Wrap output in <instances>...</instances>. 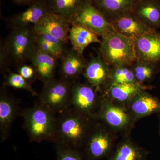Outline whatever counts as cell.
Segmentation results:
<instances>
[{
	"instance_id": "cell-18",
	"label": "cell",
	"mask_w": 160,
	"mask_h": 160,
	"mask_svg": "<svg viewBox=\"0 0 160 160\" xmlns=\"http://www.w3.org/2000/svg\"><path fill=\"white\" fill-rule=\"evenodd\" d=\"M15 100L6 92L1 90L0 95V130L1 138L5 140L9 135L12 124L18 113Z\"/></svg>"
},
{
	"instance_id": "cell-4",
	"label": "cell",
	"mask_w": 160,
	"mask_h": 160,
	"mask_svg": "<svg viewBox=\"0 0 160 160\" xmlns=\"http://www.w3.org/2000/svg\"><path fill=\"white\" fill-rule=\"evenodd\" d=\"M36 34L33 27H17L2 43L1 49L6 55L7 61L22 63L29 60L36 47Z\"/></svg>"
},
{
	"instance_id": "cell-9",
	"label": "cell",
	"mask_w": 160,
	"mask_h": 160,
	"mask_svg": "<svg viewBox=\"0 0 160 160\" xmlns=\"http://www.w3.org/2000/svg\"><path fill=\"white\" fill-rule=\"evenodd\" d=\"M113 143L112 138L104 129L93 130L85 144L86 160H99L107 156L112 149Z\"/></svg>"
},
{
	"instance_id": "cell-11",
	"label": "cell",
	"mask_w": 160,
	"mask_h": 160,
	"mask_svg": "<svg viewBox=\"0 0 160 160\" xmlns=\"http://www.w3.org/2000/svg\"><path fill=\"white\" fill-rule=\"evenodd\" d=\"M97 114L98 117L117 130L126 129L130 123V115L124 108L107 100L102 103Z\"/></svg>"
},
{
	"instance_id": "cell-2",
	"label": "cell",
	"mask_w": 160,
	"mask_h": 160,
	"mask_svg": "<svg viewBox=\"0 0 160 160\" xmlns=\"http://www.w3.org/2000/svg\"><path fill=\"white\" fill-rule=\"evenodd\" d=\"M100 55L108 65L129 66L137 60L134 41L116 30L102 38Z\"/></svg>"
},
{
	"instance_id": "cell-10",
	"label": "cell",
	"mask_w": 160,
	"mask_h": 160,
	"mask_svg": "<svg viewBox=\"0 0 160 160\" xmlns=\"http://www.w3.org/2000/svg\"><path fill=\"white\" fill-rule=\"evenodd\" d=\"M137 60L153 63L160 61V34L155 30L134 40Z\"/></svg>"
},
{
	"instance_id": "cell-5",
	"label": "cell",
	"mask_w": 160,
	"mask_h": 160,
	"mask_svg": "<svg viewBox=\"0 0 160 160\" xmlns=\"http://www.w3.org/2000/svg\"><path fill=\"white\" fill-rule=\"evenodd\" d=\"M72 86L70 80L64 78H53L44 83L39 96L40 104L59 114L70 107Z\"/></svg>"
},
{
	"instance_id": "cell-20",
	"label": "cell",
	"mask_w": 160,
	"mask_h": 160,
	"mask_svg": "<svg viewBox=\"0 0 160 160\" xmlns=\"http://www.w3.org/2000/svg\"><path fill=\"white\" fill-rule=\"evenodd\" d=\"M98 36L90 29L78 25H72L69 32V41L72 49L83 56L86 47L93 43H101Z\"/></svg>"
},
{
	"instance_id": "cell-8",
	"label": "cell",
	"mask_w": 160,
	"mask_h": 160,
	"mask_svg": "<svg viewBox=\"0 0 160 160\" xmlns=\"http://www.w3.org/2000/svg\"><path fill=\"white\" fill-rule=\"evenodd\" d=\"M96 91L90 85L80 83L72 85L70 106L86 116H93L98 104Z\"/></svg>"
},
{
	"instance_id": "cell-28",
	"label": "cell",
	"mask_w": 160,
	"mask_h": 160,
	"mask_svg": "<svg viewBox=\"0 0 160 160\" xmlns=\"http://www.w3.org/2000/svg\"><path fill=\"white\" fill-rule=\"evenodd\" d=\"M6 85L16 89L29 92L34 96L38 95L37 92L30 85V82L19 73L10 72L6 78Z\"/></svg>"
},
{
	"instance_id": "cell-24",
	"label": "cell",
	"mask_w": 160,
	"mask_h": 160,
	"mask_svg": "<svg viewBox=\"0 0 160 160\" xmlns=\"http://www.w3.org/2000/svg\"><path fill=\"white\" fill-rule=\"evenodd\" d=\"M66 44L62 40L48 35H36V46L38 48L56 58L62 56Z\"/></svg>"
},
{
	"instance_id": "cell-16",
	"label": "cell",
	"mask_w": 160,
	"mask_h": 160,
	"mask_svg": "<svg viewBox=\"0 0 160 160\" xmlns=\"http://www.w3.org/2000/svg\"><path fill=\"white\" fill-rule=\"evenodd\" d=\"M130 111L135 117L141 118L160 112V101L143 91L129 102Z\"/></svg>"
},
{
	"instance_id": "cell-14",
	"label": "cell",
	"mask_w": 160,
	"mask_h": 160,
	"mask_svg": "<svg viewBox=\"0 0 160 160\" xmlns=\"http://www.w3.org/2000/svg\"><path fill=\"white\" fill-rule=\"evenodd\" d=\"M57 60L51 55L36 47L29 60L40 79L46 83L54 78Z\"/></svg>"
},
{
	"instance_id": "cell-19",
	"label": "cell",
	"mask_w": 160,
	"mask_h": 160,
	"mask_svg": "<svg viewBox=\"0 0 160 160\" xmlns=\"http://www.w3.org/2000/svg\"><path fill=\"white\" fill-rule=\"evenodd\" d=\"M138 0H99L94 4L109 22L132 13Z\"/></svg>"
},
{
	"instance_id": "cell-1",
	"label": "cell",
	"mask_w": 160,
	"mask_h": 160,
	"mask_svg": "<svg viewBox=\"0 0 160 160\" xmlns=\"http://www.w3.org/2000/svg\"><path fill=\"white\" fill-rule=\"evenodd\" d=\"M59 114L57 117L53 142L79 150L90 135L89 116L70 107Z\"/></svg>"
},
{
	"instance_id": "cell-26",
	"label": "cell",
	"mask_w": 160,
	"mask_h": 160,
	"mask_svg": "<svg viewBox=\"0 0 160 160\" xmlns=\"http://www.w3.org/2000/svg\"><path fill=\"white\" fill-rule=\"evenodd\" d=\"M128 66H116L112 72V83L116 84H130L138 82L132 69Z\"/></svg>"
},
{
	"instance_id": "cell-3",
	"label": "cell",
	"mask_w": 160,
	"mask_h": 160,
	"mask_svg": "<svg viewBox=\"0 0 160 160\" xmlns=\"http://www.w3.org/2000/svg\"><path fill=\"white\" fill-rule=\"evenodd\" d=\"M21 114L32 141L53 142L57 122L55 113L40 104L25 109Z\"/></svg>"
},
{
	"instance_id": "cell-30",
	"label": "cell",
	"mask_w": 160,
	"mask_h": 160,
	"mask_svg": "<svg viewBox=\"0 0 160 160\" xmlns=\"http://www.w3.org/2000/svg\"><path fill=\"white\" fill-rule=\"evenodd\" d=\"M18 73L29 82L37 76L36 71L32 65H22L19 68Z\"/></svg>"
},
{
	"instance_id": "cell-22",
	"label": "cell",
	"mask_w": 160,
	"mask_h": 160,
	"mask_svg": "<svg viewBox=\"0 0 160 160\" xmlns=\"http://www.w3.org/2000/svg\"><path fill=\"white\" fill-rule=\"evenodd\" d=\"M148 152L130 140L121 142L108 160H144Z\"/></svg>"
},
{
	"instance_id": "cell-21",
	"label": "cell",
	"mask_w": 160,
	"mask_h": 160,
	"mask_svg": "<svg viewBox=\"0 0 160 160\" xmlns=\"http://www.w3.org/2000/svg\"><path fill=\"white\" fill-rule=\"evenodd\" d=\"M61 65L62 78L69 80L76 77L85 70L86 65L83 56L71 49L64 52Z\"/></svg>"
},
{
	"instance_id": "cell-25",
	"label": "cell",
	"mask_w": 160,
	"mask_h": 160,
	"mask_svg": "<svg viewBox=\"0 0 160 160\" xmlns=\"http://www.w3.org/2000/svg\"><path fill=\"white\" fill-rule=\"evenodd\" d=\"M86 0H47L52 12L62 16L70 22Z\"/></svg>"
},
{
	"instance_id": "cell-6",
	"label": "cell",
	"mask_w": 160,
	"mask_h": 160,
	"mask_svg": "<svg viewBox=\"0 0 160 160\" xmlns=\"http://www.w3.org/2000/svg\"><path fill=\"white\" fill-rule=\"evenodd\" d=\"M72 25L84 26L102 38L114 31L111 23L89 0H86L70 20Z\"/></svg>"
},
{
	"instance_id": "cell-15",
	"label": "cell",
	"mask_w": 160,
	"mask_h": 160,
	"mask_svg": "<svg viewBox=\"0 0 160 160\" xmlns=\"http://www.w3.org/2000/svg\"><path fill=\"white\" fill-rule=\"evenodd\" d=\"M132 13L146 26L153 29L160 25V0H138Z\"/></svg>"
},
{
	"instance_id": "cell-23",
	"label": "cell",
	"mask_w": 160,
	"mask_h": 160,
	"mask_svg": "<svg viewBox=\"0 0 160 160\" xmlns=\"http://www.w3.org/2000/svg\"><path fill=\"white\" fill-rule=\"evenodd\" d=\"M143 91L142 86L139 83L116 84L112 83L109 88V96L117 102H129L136 95Z\"/></svg>"
},
{
	"instance_id": "cell-29",
	"label": "cell",
	"mask_w": 160,
	"mask_h": 160,
	"mask_svg": "<svg viewBox=\"0 0 160 160\" xmlns=\"http://www.w3.org/2000/svg\"><path fill=\"white\" fill-rule=\"evenodd\" d=\"M57 160H86L79 150L55 144Z\"/></svg>"
},
{
	"instance_id": "cell-13",
	"label": "cell",
	"mask_w": 160,
	"mask_h": 160,
	"mask_svg": "<svg viewBox=\"0 0 160 160\" xmlns=\"http://www.w3.org/2000/svg\"><path fill=\"white\" fill-rule=\"evenodd\" d=\"M51 12L46 0H36L29 4L25 11L15 15L9 19L13 28L35 25L48 12Z\"/></svg>"
},
{
	"instance_id": "cell-32",
	"label": "cell",
	"mask_w": 160,
	"mask_h": 160,
	"mask_svg": "<svg viewBox=\"0 0 160 160\" xmlns=\"http://www.w3.org/2000/svg\"><path fill=\"white\" fill-rule=\"evenodd\" d=\"M89 1H90L92 3H93V4H95L98 2L99 0H89Z\"/></svg>"
},
{
	"instance_id": "cell-33",
	"label": "cell",
	"mask_w": 160,
	"mask_h": 160,
	"mask_svg": "<svg viewBox=\"0 0 160 160\" xmlns=\"http://www.w3.org/2000/svg\"></svg>"
},
{
	"instance_id": "cell-12",
	"label": "cell",
	"mask_w": 160,
	"mask_h": 160,
	"mask_svg": "<svg viewBox=\"0 0 160 160\" xmlns=\"http://www.w3.org/2000/svg\"><path fill=\"white\" fill-rule=\"evenodd\" d=\"M110 23L117 32L134 41L154 30L146 26L132 12L115 19Z\"/></svg>"
},
{
	"instance_id": "cell-7",
	"label": "cell",
	"mask_w": 160,
	"mask_h": 160,
	"mask_svg": "<svg viewBox=\"0 0 160 160\" xmlns=\"http://www.w3.org/2000/svg\"><path fill=\"white\" fill-rule=\"evenodd\" d=\"M71 26L66 18L49 12L32 27L36 35H48L67 43Z\"/></svg>"
},
{
	"instance_id": "cell-17",
	"label": "cell",
	"mask_w": 160,
	"mask_h": 160,
	"mask_svg": "<svg viewBox=\"0 0 160 160\" xmlns=\"http://www.w3.org/2000/svg\"><path fill=\"white\" fill-rule=\"evenodd\" d=\"M109 74V65L100 55L92 58L84 70V76L89 85L97 90L106 83Z\"/></svg>"
},
{
	"instance_id": "cell-27",
	"label": "cell",
	"mask_w": 160,
	"mask_h": 160,
	"mask_svg": "<svg viewBox=\"0 0 160 160\" xmlns=\"http://www.w3.org/2000/svg\"><path fill=\"white\" fill-rule=\"evenodd\" d=\"M152 64L137 60L132 65L133 67L132 69L134 72L138 82L141 84L147 82L152 78L154 73V68L152 65Z\"/></svg>"
},
{
	"instance_id": "cell-31",
	"label": "cell",
	"mask_w": 160,
	"mask_h": 160,
	"mask_svg": "<svg viewBox=\"0 0 160 160\" xmlns=\"http://www.w3.org/2000/svg\"><path fill=\"white\" fill-rule=\"evenodd\" d=\"M16 4L19 5H26L30 4L36 0H12Z\"/></svg>"
}]
</instances>
